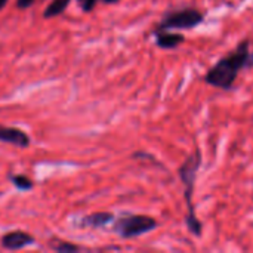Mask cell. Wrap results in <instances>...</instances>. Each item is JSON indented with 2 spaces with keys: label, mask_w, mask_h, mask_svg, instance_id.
I'll use <instances>...</instances> for the list:
<instances>
[{
  "label": "cell",
  "mask_w": 253,
  "mask_h": 253,
  "mask_svg": "<svg viewBox=\"0 0 253 253\" xmlns=\"http://www.w3.org/2000/svg\"><path fill=\"white\" fill-rule=\"evenodd\" d=\"M253 67L252 52L249 40H242L234 50L215 62L213 67L205 74V82L222 90H231L239 73L245 68Z\"/></svg>",
  "instance_id": "6da1fadb"
},
{
  "label": "cell",
  "mask_w": 253,
  "mask_h": 253,
  "mask_svg": "<svg viewBox=\"0 0 253 253\" xmlns=\"http://www.w3.org/2000/svg\"><path fill=\"white\" fill-rule=\"evenodd\" d=\"M202 162H203L202 151L199 148H196L178 169V175L181 178V182L184 184V199H185V203H187L185 225L190 230V233L193 236H196V237H200L202 231H203V225H202V222L199 221V218L196 215V208H194V203H193L196 179H197V173L200 170Z\"/></svg>",
  "instance_id": "7a4b0ae2"
},
{
  "label": "cell",
  "mask_w": 253,
  "mask_h": 253,
  "mask_svg": "<svg viewBox=\"0 0 253 253\" xmlns=\"http://www.w3.org/2000/svg\"><path fill=\"white\" fill-rule=\"evenodd\" d=\"M205 15L196 7H182L168 12L160 21L157 30H193L203 24Z\"/></svg>",
  "instance_id": "3957f363"
},
{
  "label": "cell",
  "mask_w": 253,
  "mask_h": 253,
  "mask_svg": "<svg viewBox=\"0 0 253 253\" xmlns=\"http://www.w3.org/2000/svg\"><path fill=\"white\" fill-rule=\"evenodd\" d=\"M159 227V222L147 215H129L120 218L114 227L116 233L123 239H135L142 234L151 233Z\"/></svg>",
  "instance_id": "277c9868"
},
{
  "label": "cell",
  "mask_w": 253,
  "mask_h": 253,
  "mask_svg": "<svg viewBox=\"0 0 253 253\" xmlns=\"http://www.w3.org/2000/svg\"><path fill=\"white\" fill-rule=\"evenodd\" d=\"M34 237L24 231H12L1 237V246L6 251H19L34 245Z\"/></svg>",
  "instance_id": "5b68a950"
},
{
  "label": "cell",
  "mask_w": 253,
  "mask_h": 253,
  "mask_svg": "<svg viewBox=\"0 0 253 253\" xmlns=\"http://www.w3.org/2000/svg\"><path fill=\"white\" fill-rule=\"evenodd\" d=\"M0 141L16 145L19 148H27L30 145V138L24 130L16 127L1 126V125H0Z\"/></svg>",
  "instance_id": "8992f818"
},
{
  "label": "cell",
  "mask_w": 253,
  "mask_h": 253,
  "mask_svg": "<svg viewBox=\"0 0 253 253\" xmlns=\"http://www.w3.org/2000/svg\"><path fill=\"white\" fill-rule=\"evenodd\" d=\"M156 44L160 49H176L185 42V36L172 30H156Z\"/></svg>",
  "instance_id": "52a82bcc"
},
{
  "label": "cell",
  "mask_w": 253,
  "mask_h": 253,
  "mask_svg": "<svg viewBox=\"0 0 253 253\" xmlns=\"http://www.w3.org/2000/svg\"><path fill=\"white\" fill-rule=\"evenodd\" d=\"M114 219L113 213H107V212H98V213H92L87 215L82 219V227L86 228H102L107 224H110Z\"/></svg>",
  "instance_id": "ba28073f"
},
{
  "label": "cell",
  "mask_w": 253,
  "mask_h": 253,
  "mask_svg": "<svg viewBox=\"0 0 253 253\" xmlns=\"http://www.w3.org/2000/svg\"><path fill=\"white\" fill-rule=\"evenodd\" d=\"M71 0H52L49 3V6L44 9L43 12V16L47 19V18H53V16H58L61 15L62 12H65V9L68 7Z\"/></svg>",
  "instance_id": "9c48e42d"
},
{
  "label": "cell",
  "mask_w": 253,
  "mask_h": 253,
  "mask_svg": "<svg viewBox=\"0 0 253 253\" xmlns=\"http://www.w3.org/2000/svg\"><path fill=\"white\" fill-rule=\"evenodd\" d=\"M50 248L55 251V252L59 253H71V252H79L80 248L73 245V243H68V242H64V240H53L50 243Z\"/></svg>",
  "instance_id": "30bf717a"
},
{
  "label": "cell",
  "mask_w": 253,
  "mask_h": 253,
  "mask_svg": "<svg viewBox=\"0 0 253 253\" xmlns=\"http://www.w3.org/2000/svg\"><path fill=\"white\" fill-rule=\"evenodd\" d=\"M10 181H12V184L18 188V190H22V191H28V190H31L33 188V181L30 179V178H27V176H24V175H12L10 176Z\"/></svg>",
  "instance_id": "8fae6325"
},
{
  "label": "cell",
  "mask_w": 253,
  "mask_h": 253,
  "mask_svg": "<svg viewBox=\"0 0 253 253\" xmlns=\"http://www.w3.org/2000/svg\"><path fill=\"white\" fill-rule=\"evenodd\" d=\"M96 1H98V0H79V4H80V7H82L84 12H90V10H93V7L96 6Z\"/></svg>",
  "instance_id": "7c38bea8"
},
{
  "label": "cell",
  "mask_w": 253,
  "mask_h": 253,
  "mask_svg": "<svg viewBox=\"0 0 253 253\" xmlns=\"http://www.w3.org/2000/svg\"><path fill=\"white\" fill-rule=\"evenodd\" d=\"M34 3V0H16V6L19 9H27Z\"/></svg>",
  "instance_id": "4fadbf2b"
},
{
  "label": "cell",
  "mask_w": 253,
  "mask_h": 253,
  "mask_svg": "<svg viewBox=\"0 0 253 253\" xmlns=\"http://www.w3.org/2000/svg\"><path fill=\"white\" fill-rule=\"evenodd\" d=\"M6 3H7V0H0V10L4 7V4H6Z\"/></svg>",
  "instance_id": "5bb4252c"
},
{
  "label": "cell",
  "mask_w": 253,
  "mask_h": 253,
  "mask_svg": "<svg viewBox=\"0 0 253 253\" xmlns=\"http://www.w3.org/2000/svg\"><path fill=\"white\" fill-rule=\"evenodd\" d=\"M105 3H108V4H113V3H117V1H120V0H104Z\"/></svg>",
  "instance_id": "9a60e30c"
},
{
  "label": "cell",
  "mask_w": 253,
  "mask_h": 253,
  "mask_svg": "<svg viewBox=\"0 0 253 253\" xmlns=\"http://www.w3.org/2000/svg\"><path fill=\"white\" fill-rule=\"evenodd\" d=\"M252 62H253V53H252Z\"/></svg>",
  "instance_id": "2e32d148"
}]
</instances>
